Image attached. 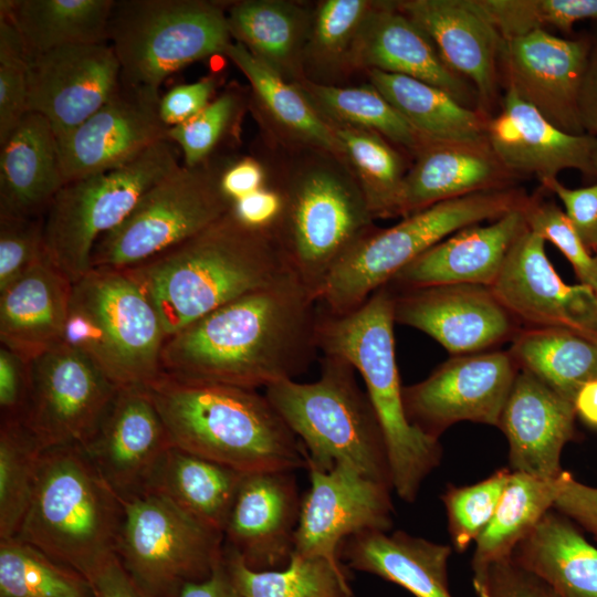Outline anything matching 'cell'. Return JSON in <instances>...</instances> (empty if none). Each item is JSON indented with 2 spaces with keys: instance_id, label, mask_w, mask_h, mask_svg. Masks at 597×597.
<instances>
[{
  "instance_id": "cell-18",
  "label": "cell",
  "mask_w": 597,
  "mask_h": 597,
  "mask_svg": "<svg viewBox=\"0 0 597 597\" xmlns=\"http://www.w3.org/2000/svg\"><path fill=\"white\" fill-rule=\"evenodd\" d=\"M158 92L121 84L84 123L57 140L65 184L121 167L160 140L169 127L159 115Z\"/></svg>"
},
{
  "instance_id": "cell-9",
  "label": "cell",
  "mask_w": 597,
  "mask_h": 597,
  "mask_svg": "<svg viewBox=\"0 0 597 597\" xmlns=\"http://www.w3.org/2000/svg\"><path fill=\"white\" fill-rule=\"evenodd\" d=\"M527 201L520 190L495 189L438 202L390 228L374 227L333 269L317 305L334 315L349 313L437 243L465 227L496 220Z\"/></svg>"
},
{
  "instance_id": "cell-5",
  "label": "cell",
  "mask_w": 597,
  "mask_h": 597,
  "mask_svg": "<svg viewBox=\"0 0 597 597\" xmlns=\"http://www.w3.org/2000/svg\"><path fill=\"white\" fill-rule=\"evenodd\" d=\"M306 153L274 187L281 207L270 231L289 270L318 301L333 269L375 226L345 161Z\"/></svg>"
},
{
  "instance_id": "cell-40",
  "label": "cell",
  "mask_w": 597,
  "mask_h": 597,
  "mask_svg": "<svg viewBox=\"0 0 597 597\" xmlns=\"http://www.w3.org/2000/svg\"><path fill=\"white\" fill-rule=\"evenodd\" d=\"M517 366L574 402L580 388L597 379V343L562 328H528L509 352Z\"/></svg>"
},
{
  "instance_id": "cell-60",
  "label": "cell",
  "mask_w": 597,
  "mask_h": 597,
  "mask_svg": "<svg viewBox=\"0 0 597 597\" xmlns=\"http://www.w3.org/2000/svg\"><path fill=\"white\" fill-rule=\"evenodd\" d=\"M281 207V197L274 187H263L233 202L235 214L247 224L269 229Z\"/></svg>"
},
{
  "instance_id": "cell-10",
  "label": "cell",
  "mask_w": 597,
  "mask_h": 597,
  "mask_svg": "<svg viewBox=\"0 0 597 597\" xmlns=\"http://www.w3.org/2000/svg\"><path fill=\"white\" fill-rule=\"evenodd\" d=\"M107 35L122 82L154 92L172 73L224 54L232 43L226 9L203 0H115Z\"/></svg>"
},
{
  "instance_id": "cell-50",
  "label": "cell",
  "mask_w": 597,
  "mask_h": 597,
  "mask_svg": "<svg viewBox=\"0 0 597 597\" xmlns=\"http://www.w3.org/2000/svg\"><path fill=\"white\" fill-rule=\"evenodd\" d=\"M239 106V96L234 92H224L192 118L169 127L167 138L180 148L185 166L197 167L208 163Z\"/></svg>"
},
{
  "instance_id": "cell-57",
  "label": "cell",
  "mask_w": 597,
  "mask_h": 597,
  "mask_svg": "<svg viewBox=\"0 0 597 597\" xmlns=\"http://www.w3.org/2000/svg\"><path fill=\"white\" fill-rule=\"evenodd\" d=\"M486 597H557L537 576L512 557L495 564L488 583Z\"/></svg>"
},
{
  "instance_id": "cell-42",
  "label": "cell",
  "mask_w": 597,
  "mask_h": 597,
  "mask_svg": "<svg viewBox=\"0 0 597 597\" xmlns=\"http://www.w3.org/2000/svg\"><path fill=\"white\" fill-rule=\"evenodd\" d=\"M342 149V158L356 180L374 219L401 216L406 177L404 159L379 134L329 124Z\"/></svg>"
},
{
  "instance_id": "cell-20",
  "label": "cell",
  "mask_w": 597,
  "mask_h": 597,
  "mask_svg": "<svg viewBox=\"0 0 597 597\" xmlns=\"http://www.w3.org/2000/svg\"><path fill=\"white\" fill-rule=\"evenodd\" d=\"M591 39H564L546 30L503 39L500 62L511 87L559 129L586 134L578 98Z\"/></svg>"
},
{
  "instance_id": "cell-13",
  "label": "cell",
  "mask_w": 597,
  "mask_h": 597,
  "mask_svg": "<svg viewBox=\"0 0 597 597\" xmlns=\"http://www.w3.org/2000/svg\"><path fill=\"white\" fill-rule=\"evenodd\" d=\"M221 170L208 163L180 165L154 185L129 216L95 244L92 268L128 269L148 261L202 231L233 202L220 184Z\"/></svg>"
},
{
  "instance_id": "cell-59",
  "label": "cell",
  "mask_w": 597,
  "mask_h": 597,
  "mask_svg": "<svg viewBox=\"0 0 597 597\" xmlns=\"http://www.w3.org/2000/svg\"><path fill=\"white\" fill-rule=\"evenodd\" d=\"M87 579L95 597H145L115 554L100 564Z\"/></svg>"
},
{
  "instance_id": "cell-4",
  "label": "cell",
  "mask_w": 597,
  "mask_h": 597,
  "mask_svg": "<svg viewBox=\"0 0 597 597\" xmlns=\"http://www.w3.org/2000/svg\"><path fill=\"white\" fill-rule=\"evenodd\" d=\"M394 325L392 292L385 285L343 315L318 306L317 345L323 354L344 358L362 375L383 430L392 490L413 503L425 479L440 464L442 447L406 416Z\"/></svg>"
},
{
  "instance_id": "cell-33",
  "label": "cell",
  "mask_w": 597,
  "mask_h": 597,
  "mask_svg": "<svg viewBox=\"0 0 597 597\" xmlns=\"http://www.w3.org/2000/svg\"><path fill=\"white\" fill-rule=\"evenodd\" d=\"M237 43L290 83L305 78L303 54L312 12L283 0L234 1L226 10Z\"/></svg>"
},
{
  "instance_id": "cell-12",
  "label": "cell",
  "mask_w": 597,
  "mask_h": 597,
  "mask_svg": "<svg viewBox=\"0 0 597 597\" xmlns=\"http://www.w3.org/2000/svg\"><path fill=\"white\" fill-rule=\"evenodd\" d=\"M119 499L124 521L116 555L145 597H176L211 575L223 552L221 533L157 492Z\"/></svg>"
},
{
  "instance_id": "cell-43",
  "label": "cell",
  "mask_w": 597,
  "mask_h": 597,
  "mask_svg": "<svg viewBox=\"0 0 597 597\" xmlns=\"http://www.w3.org/2000/svg\"><path fill=\"white\" fill-rule=\"evenodd\" d=\"M223 556L242 597H352L345 567L324 558L292 555L286 566L255 570L223 545Z\"/></svg>"
},
{
  "instance_id": "cell-15",
  "label": "cell",
  "mask_w": 597,
  "mask_h": 597,
  "mask_svg": "<svg viewBox=\"0 0 597 597\" xmlns=\"http://www.w3.org/2000/svg\"><path fill=\"white\" fill-rule=\"evenodd\" d=\"M307 470L311 484L302 496L292 555L344 567L338 552L346 538L392 527V489L347 463Z\"/></svg>"
},
{
  "instance_id": "cell-34",
  "label": "cell",
  "mask_w": 597,
  "mask_h": 597,
  "mask_svg": "<svg viewBox=\"0 0 597 597\" xmlns=\"http://www.w3.org/2000/svg\"><path fill=\"white\" fill-rule=\"evenodd\" d=\"M512 559L557 597H597V547L554 509L515 547Z\"/></svg>"
},
{
  "instance_id": "cell-44",
  "label": "cell",
  "mask_w": 597,
  "mask_h": 597,
  "mask_svg": "<svg viewBox=\"0 0 597 597\" xmlns=\"http://www.w3.org/2000/svg\"><path fill=\"white\" fill-rule=\"evenodd\" d=\"M373 4L370 0H324L316 6L303 54L305 78L328 84L352 71L353 46Z\"/></svg>"
},
{
  "instance_id": "cell-7",
  "label": "cell",
  "mask_w": 597,
  "mask_h": 597,
  "mask_svg": "<svg viewBox=\"0 0 597 597\" xmlns=\"http://www.w3.org/2000/svg\"><path fill=\"white\" fill-rule=\"evenodd\" d=\"M355 371L344 358L323 354L317 380L279 381L264 395L302 442L306 469L347 463L392 489L383 430Z\"/></svg>"
},
{
  "instance_id": "cell-41",
  "label": "cell",
  "mask_w": 597,
  "mask_h": 597,
  "mask_svg": "<svg viewBox=\"0 0 597 597\" xmlns=\"http://www.w3.org/2000/svg\"><path fill=\"white\" fill-rule=\"evenodd\" d=\"M294 84L328 124L375 132L413 154L428 143L370 83L344 87L304 78Z\"/></svg>"
},
{
  "instance_id": "cell-53",
  "label": "cell",
  "mask_w": 597,
  "mask_h": 597,
  "mask_svg": "<svg viewBox=\"0 0 597 597\" xmlns=\"http://www.w3.org/2000/svg\"><path fill=\"white\" fill-rule=\"evenodd\" d=\"M541 182L562 201L565 214L588 250L597 253V180L582 188H568L557 178Z\"/></svg>"
},
{
  "instance_id": "cell-29",
  "label": "cell",
  "mask_w": 597,
  "mask_h": 597,
  "mask_svg": "<svg viewBox=\"0 0 597 597\" xmlns=\"http://www.w3.org/2000/svg\"><path fill=\"white\" fill-rule=\"evenodd\" d=\"M415 155L416 161L404 181V218L449 199L510 188L514 177L486 140L429 142Z\"/></svg>"
},
{
  "instance_id": "cell-28",
  "label": "cell",
  "mask_w": 597,
  "mask_h": 597,
  "mask_svg": "<svg viewBox=\"0 0 597 597\" xmlns=\"http://www.w3.org/2000/svg\"><path fill=\"white\" fill-rule=\"evenodd\" d=\"M397 8L431 40L443 62L493 101L503 39L475 0H404Z\"/></svg>"
},
{
  "instance_id": "cell-24",
  "label": "cell",
  "mask_w": 597,
  "mask_h": 597,
  "mask_svg": "<svg viewBox=\"0 0 597 597\" xmlns=\"http://www.w3.org/2000/svg\"><path fill=\"white\" fill-rule=\"evenodd\" d=\"M485 136L494 155L514 176L535 175L541 181L556 178L564 169H576L597 180V137L559 129L511 87L500 112L488 118Z\"/></svg>"
},
{
  "instance_id": "cell-3",
  "label": "cell",
  "mask_w": 597,
  "mask_h": 597,
  "mask_svg": "<svg viewBox=\"0 0 597 597\" xmlns=\"http://www.w3.org/2000/svg\"><path fill=\"white\" fill-rule=\"evenodd\" d=\"M145 390L174 447L243 473L307 468L302 442L256 389L161 373Z\"/></svg>"
},
{
  "instance_id": "cell-8",
  "label": "cell",
  "mask_w": 597,
  "mask_h": 597,
  "mask_svg": "<svg viewBox=\"0 0 597 597\" xmlns=\"http://www.w3.org/2000/svg\"><path fill=\"white\" fill-rule=\"evenodd\" d=\"M166 334L153 302L123 269L92 268L72 284L64 343L117 387L146 388L161 375Z\"/></svg>"
},
{
  "instance_id": "cell-30",
  "label": "cell",
  "mask_w": 597,
  "mask_h": 597,
  "mask_svg": "<svg viewBox=\"0 0 597 597\" xmlns=\"http://www.w3.org/2000/svg\"><path fill=\"white\" fill-rule=\"evenodd\" d=\"M72 284L45 255L0 291L1 345L30 362L63 344Z\"/></svg>"
},
{
  "instance_id": "cell-36",
  "label": "cell",
  "mask_w": 597,
  "mask_h": 597,
  "mask_svg": "<svg viewBox=\"0 0 597 597\" xmlns=\"http://www.w3.org/2000/svg\"><path fill=\"white\" fill-rule=\"evenodd\" d=\"M115 0H1L0 17L18 30L29 59L78 44L106 43Z\"/></svg>"
},
{
  "instance_id": "cell-19",
  "label": "cell",
  "mask_w": 597,
  "mask_h": 597,
  "mask_svg": "<svg viewBox=\"0 0 597 597\" xmlns=\"http://www.w3.org/2000/svg\"><path fill=\"white\" fill-rule=\"evenodd\" d=\"M121 84V66L107 43L59 48L29 59L28 111L45 117L57 137L97 112Z\"/></svg>"
},
{
  "instance_id": "cell-39",
  "label": "cell",
  "mask_w": 597,
  "mask_h": 597,
  "mask_svg": "<svg viewBox=\"0 0 597 597\" xmlns=\"http://www.w3.org/2000/svg\"><path fill=\"white\" fill-rule=\"evenodd\" d=\"M369 83L426 142H485L488 118L447 92L419 80L378 70Z\"/></svg>"
},
{
  "instance_id": "cell-47",
  "label": "cell",
  "mask_w": 597,
  "mask_h": 597,
  "mask_svg": "<svg viewBox=\"0 0 597 597\" xmlns=\"http://www.w3.org/2000/svg\"><path fill=\"white\" fill-rule=\"evenodd\" d=\"M502 39L546 27L570 33L575 23L597 20V0H475Z\"/></svg>"
},
{
  "instance_id": "cell-2",
  "label": "cell",
  "mask_w": 597,
  "mask_h": 597,
  "mask_svg": "<svg viewBox=\"0 0 597 597\" xmlns=\"http://www.w3.org/2000/svg\"><path fill=\"white\" fill-rule=\"evenodd\" d=\"M123 270L153 302L167 337L291 272L271 231L247 224L232 208L180 244Z\"/></svg>"
},
{
  "instance_id": "cell-1",
  "label": "cell",
  "mask_w": 597,
  "mask_h": 597,
  "mask_svg": "<svg viewBox=\"0 0 597 597\" xmlns=\"http://www.w3.org/2000/svg\"><path fill=\"white\" fill-rule=\"evenodd\" d=\"M317 318V301L290 272L167 337L161 373L250 389L294 379L320 350Z\"/></svg>"
},
{
  "instance_id": "cell-32",
  "label": "cell",
  "mask_w": 597,
  "mask_h": 597,
  "mask_svg": "<svg viewBox=\"0 0 597 597\" xmlns=\"http://www.w3.org/2000/svg\"><path fill=\"white\" fill-rule=\"evenodd\" d=\"M452 546L404 531H368L346 538L339 559L354 570L378 576L415 597H453L448 580Z\"/></svg>"
},
{
  "instance_id": "cell-48",
  "label": "cell",
  "mask_w": 597,
  "mask_h": 597,
  "mask_svg": "<svg viewBox=\"0 0 597 597\" xmlns=\"http://www.w3.org/2000/svg\"><path fill=\"white\" fill-rule=\"evenodd\" d=\"M512 470L500 469L471 485L449 484L441 495L452 547L464 552L479 536L496 511Z\"/></svg>"
},
{
  "instance_id": "cell-52",
  "label": "cell",
  "mask_w": 597,
  "mask_h": 597,
  "mask_svg": "<svg viewBox=\"0 0 597 597\" xmlns=\"http://www.w3.org/2000/svg\"><path fill=\"white\" fill-rule=\"evenodd\" d=\"M45 255L44 217H0V291Z\"/></svg>"
},
{
  "instance_id": "cell-22",
  "label": "cell",
  "mask_w": 597,
  "mask_h": 597,
  "mask_svg": "<svg viewBox=\"0 0 597 597\" xmlns=\"http://www.w3.org/2000/svg\"><path fill=\"white\" fill-rule=\"evenodd\" d=\"M391 292L395 323L426 333L451 354L479 352L514 333V317L488 286L454 284Z\"/></svg>"
},
{
  "instance_id": "cell-25",
  "label": "cell",
  "mask_w": 597,
  "mask_h": 597,
  "mask_svg": "<svg viewBox=\"0 0 597 597\" xmlns=\"http://www.w3.org/2000/svg\"><path fill=\"white\" fill-rule=\"evenodd\" d=\"M350 65L352 70H378L419 80L470 108L480 101L472 84L443 62L431 40L395 1H374L355 40Z\"/></svg>"
},
{
  "instance_id": "cell-56",
  "label": "cell",
  "mask_w": 597,
  "mask_h": 597,
  "mask_svg": "<svg viewBox=\"0 0 597 597\" xmlns=\"http://www.w3.org/2000/svg\"><path fill=\"white\" fill-rule=\"evenodd\" d=\"M217 86L214 76L169 90L159 100V115L167 127H174L196 116L211 102Z\"/></svg>"
},
{
  "instance_id": "cell-61",
  "label": "cell",
  "mask_w": 597,
  "mask_h": 597,
  "mask_svg": "<svg viewBox=\"0 0 597 597\" xmlns=\"http://www.w3.org/2000/svg\"><path fill=\"white\" fill-rule=\"evenodd\" d=\"M578 109L584 132L597 137V39H591L579 91Z\"/></svg>"
},
{
  "instance_id": "cell-38",
  "label": "cell",
  "mask_w": 597,
  "mask_h": 597,
  "mask_svg": "<svg viewBox=\"0 0 597 597\" xmlns=\"http://www.w3.org/2000/svg\"><path fill=\"white\" fill-rule=\"evenodd\" d=\"M243 474L172 446L148 491L164 495L192 519L223 535Z\"/></svg>"
},
{
  "instance_id": "cell-63",
  "label": "cell",
  "mask_w": 597,
  "mask_h": 597,
  "mask_svg": "<svg viewBox=\"0 0 597 597\" xmlns=\"http://www.w3.org/2000/svg\"><path fill=\"white\" fill-rule=\"evenodd\" d=\"M574 405L576 412L585 421L597 426V379L588 381L580 388Z\"/></svg>"
},
{
  "instance_id": "cell-37",
  "label": "cell",
  "mask_w": 597,
  "mask_h": 597,
  "mask_svg": "<svg viewBox=\"0 0 597 597\" xmlns=\"http://www.w3.org/2000/svg\"><path fill=\"white\" fill-rule=\"evenodd\" d=\"M224 55L247 77L262 114L284 139L301 149L321 150L342 158L332 126L294 83L283 80L240 43L232 42Z\"/></svg>"
},
{
  "instance_id": "cell-23",
  "label": "cell",
  "mask_w": 597,
  "mask_h": 597,
  "mask_svg": "<svg viewBox=\"0 0 597 597\" xmlns=\"http://www.w3.org/2000/svg\"><path fill=\"white\" fill-rule=\"evenodd\" d=\"M301 501L293 471L244 473L223 531V545L252 569L286 566L294 549Z\"/></svg>"
},
{
  "instance_id": "cell-55",
  "label": "cell",
  "mask_w": 597,
  "mask_h": 597,
  "mask_svg": "<svg viewBox=\"0 0 597 597\" xmlns=\"http://www.w3.org/2000/svg\"><path fill=\"white\" fill-rule=\"evenodd\" d=\"M29 391V362L0 346L1 421H21Z\"/></svg>"
},
{
  "instance_id": "cell-31",
  "label": "cell",
  "mask_w": 597,
  "mask_h": 597,
  "mask_svg": "<svg viewBox=\"0 0 597 597\" xmlns=\"http://www.w3.org/2000/svg\"><path fill=\"white\" fill-rule=\"evenodd\" d=\"M0 146V217H44L65 185L50 122L28 112Z\"/></svg>"
},
{
  "instance_id": "cell-46",
  "label": "cell",
  "mask_w": 597,
  "mask_h": 597,
  "mask_svg": "<svg viewBox=\"0 0 597 597\" xmlns=\"http://www.w3.org/2000/svg\"><path fill=\"white\" fill-rule=\"evenodd\" d=\"M44 449L23 422H0V538L14 537L20 530Z\"/></svg>"
},
{
  "instance_id": "cell-27",
  "label": "cell",
  "mask_w": 597,
  "mask_h": 597,
  "mask_svg": "<svg viewBox=\"0 0 597 597\" xmlns=\"http://www.w3.org/2000/svg\"><path fill=\"white\" fill-rule=\"evenodd\" d=\"M526 229L524 207L490 224L465 227L416 258L386 285L391 290L454 284L491 287L512 245Z\"/></svg>"
},
{
  "instance_id": "cell-51",
  "label": "cell",
  "mask_w": 597,
  "mask_h": 597,
  "mask_svg": "<svg viewBox=\"0 0 597 597\" xmlns=\"http://www.w3.org/2000/svg\"><path fill=\"white\" fill-rule=\"evenodd\" d=\"M524 216L527 229L557 247L572 264L580 283L597 295V255H591L565 212L554 202L528 198Z\"/></svg>"
},
{
  "instance_id": "cell-62",
  "label": "cell",
  "mask_w": 597,
  "mask_h": 597,
  "mask_svg": "<svg viewBox=\"0 0 597 597\" xmlns=\"http://www.w3.org/2000/svg\"><path fill=\"white\" fill-rule=\"evenodd\" d=\"M176 597H242L226 563L223 552L211 575L185 585Z\"/></svg>"
},
{
  "instance_id": "cell-58",
  "label": "cell",
  "mask_w": 597,
  "mask_h": 597,
  "mask_svg": "<svg viewBox=\"0 0 597 597\" xmlns=\"http://www.w3.org/2000/svg\"><path fill=\"white\" fill-rule=\"evenodd\" d=\"M265 179L263 165L254 158L245 157L221 170L220 184L224 195L234 202L265 187Z\"/></svg>"
},
{
  "instance_id": "cell-21",
  "label": "cell",
  "mask_w": 597,
  "mask_h": 597,
  "mask_svg": "<svg viewBox=\"0 0 597 597\" xmlns=\"http://www.w3.org/2000/svg\"><path fill=\"white\" fill-rule=\"evenodd\" d=\"M82 447L118 496H132L149 490L172 444L145 388L119 387Z\"/></svg>"
},
{
  "instance_id": "cell-11",
  "label": "cell",
  "mask_w": 597,
  "mask_h": 597,
  "mask_svg": "<svg viewBox=\"0 0 597 597\" xmlns=\"http://www.w3.org/2000/svg\"><path fill=\"white\" fill-rule=\"evenodd\" d=\"M179 166L175 145L164 139L121 167L65 184L44 214L49 260L76 282L91 270L96 242Z\"/></svg>"
},
{
  "instance_id": "cell-6",
  "label": "cell",
  "mask_w": 597,
  "mask_h": 597,
  "mask_svg": "<svg viewBox=\"0 0 597 597\" xmlns=\"http://www.w3.org/2000/svg\"><path fill=\"white\" fill-rule=\"evenodd\" d=\"M124 521L118 494L81 444L45 448L29 509L14 537L86 578L116 553Z\"/></svg>"
},
{
  "instance_id": "cell-35",
  "label": "cell",
  "mask_w": 597,
  "mask_h": 597,
  "mask_svg": "<svg viewBox=\"0 0 597 597\" xmlns=\"http://www.w3.org/2000/svg\"><path fill=\"white\" fill-rule=\"evenodd\" d=\"M557 478L540 479L512 471L496 511L474 541L471 569L478 597H486L491 568L511 558L515 547L553 509Z\"/></svg>"
},
{
  "instance_id": "cell-14",
  "label": "cell",
  "mask_w": 597,
  "mask_h": 597,
  "mask_svg": "<svg viewBox=\"0 0 597 597\" xmlns=\"http://www.w3.org/2000/svg\"><path fill=\"white\" fill-rule=\"evenodd\" d=\"M118 388L88 356L63 343L29 362L21 422L44 448L83 446Z\"/></svg>"
},
{
  "instance_id": "cell-26",
  "label": "cell",
  "mask_w": 597,
  "mask_h": 597,
  "mask_svg": "<svg viewBox=\"0 0 597 597\" xmlns=\"http://www.w3.org/2000/svg\"><path fill=\"white\" fill-rule=\"evenodd\" d=\"M576 413L574 402L532 374L517 373L498 426L509 442L511 470L556 479L564 471L561 454L574 438Z\"/></svg>"
},
{
  "instance_id": "cell-17",
  "label": "cell",
  "mask_w": 597,
  "mask_h": 597,
  "mask_svg": "<svg viewBox=\"0 0 597 597\" xmlns=\"http://www.w3.org/2000/svg\"><path fill=\"white\" fill-rule=\"evenodd\" d=\"M514 320L530 328H562L597 343V295L567 284L545 253V240L526 229L514 242L490 287Z\"/></svg>"
},
{
  "instance_id": "cell-16",
  "label": "cell",
  "mask_w": 597,
  "mask_h": 597,
  "mask_svg": "<svg viewBox=\"0 0 597 597\" xmlns=\"http://www.w3.org/2000/svg\"><path fill=\"white\" fill-rule=\"evenodd\" d=\"M517 367L504 352L449 359L426 379L402 388L406 416L412 426L437 439L460 421L498 427Z\"/></svg>"
},
{
  "instance_id": "cell-49",
  "label": "cell",
  "mask_w": 597,
  "mask_h": 597,
  "mask_svg": "<svg viewBox=\"0 0 597 597\" xmlns=\"http://www.w3.org/2000/svg\"><path fill=\"white\" fill-rule=\"evenodd\" d=\"M28 62L23 41L8 19H0V144L28 111Z\"/></svg>"
},
{
  "instance_id": "cell-64",
  "label": "cell",
  "mask_w": 597,
  "mask_h": 597,
  "mask_svg": "<svg viewBox=\"0 0 597 597\" xmlns=\"http://www.w3.org/2000/svg\"><path fill=\"white\" fill-rule=\"evenodd\" d=\"M594 167H595V171H596V176H597V148H596L595 154H594Z\"/></svg>"
},
{
  "instance_id": "cell-54",
  "label": "cell",
  "mask_w": 597,
  "mask_h": 597,
  "mask_svg": "<svg viewBox=\"0 0 597 597\" xmlns=\"http://www.w3.org/2000/svg\"><path fill=\"white\" fill-rule=\"evenodd\" d=\"M556 484L553 509L597 538V488L579 482L565 470Z\"/></svg>"
},
{
  "instance_id": "cell-45",
  "label": "cell",
  "mask_w": 597,
  "mask_h": 597,
  "mask_svg": "<svg viewBox=\"0 0 597 597\" xmlns=\"http://www.w3.org/2000/svg\"><path fill=\"white\" fill-rule=\"evenodd\" d=\"M0 597H95L88 579L18 537L0 538Z\"/></svg>"
}]
</instances>
